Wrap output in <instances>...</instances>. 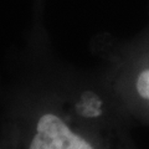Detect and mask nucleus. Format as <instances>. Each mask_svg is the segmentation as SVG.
Listing matches in <instances>:
<instances>
[{"label": "nucleus", "instance_id": "f257e3e1", "mask_svg": "<svg viewBox=\"0 0 149 149\" xmlns=\"http://www.w3.org/2000/svg\"><path fill=\"white\" fill-rule=\"evenodd\" d=\"M27 149H107L76 117L57 111L45 112L37 118Z\"/></svg>", "mask_w": 149, "mask_h": 149}, {"label": "nucleus", "instance_id": "f03ea898", "mask_svg": "<svg viewBox=\"0 0 149 149\" xmlns=\"http://www.w3.org/2000/svg\"><path fill=\"white\" fill-rule=\"evenodd\" d=\"M136 90L139 97L149 101V68H146L138 74L136 81Z\"/></svg>", "mask_w": 149, "mask_h": 149}]
</instances>
